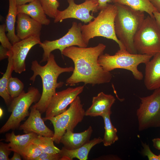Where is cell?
<instances>
[{
    "label": "cell",
    "instance_id": "6da1fadb",
    "mask_svg": "<svg viewBox=\"0 0 160 160\" xmlns=\"http://www.w3.org/2000/svg\"><path fill=\"white\" fill-rule=\"evenodd\" d=\"M106 46L103 43L89 47L71 46L65 49L62 55L71 59L74 67L71 75L66 81V85L73 86L80 82L92 86L110 82L113 76L105 70L98 63Z\"/></svg>",
    "mask_w": 160,
    "mask_h": 160
},
{
    "label": "cell",
    "instance_id": "7a4b0ae2",
    "mask_svg": "<svg viewBox=\"0 0 160 160\" xmlns=\"http://www.w3.org/2000/svg\"><path fill=\"white\" fill-rule=\"evenodd\" d=\"M31 69L33 72V74L30 78V80L33 83L36 76H39L42 84L41 97L32 106L42 114L46 112L52 98L56 92V89L61 87L64 84L62 81L57 82L59 76L64 72H73L74 68L60 66L55 60L54 55L51 53L45 65L42 66L37 60H34L31 63Z\"/></svg>",
    "mask_w": 160,
    "mask_h": 160
},
{
    "label": "cell",
    "instance_id": "3957f363",
    "mask_svg": "<svg viewBox=\"0 0 160 160\" xmlns=\"http://www.w3.org/2000/svg\"><path fill=\"white\" fill-rule=\"evenodd\" d=\"M114 4L117 9L115 20L116 35L128 52L137 53L134 46V39L145 18L144 12L125 5Z\"/></svg>",
    "mask_w": 160,
    "mask_h": 160
},
{
    "label": "cell",
    "instance_id": "277c9868",
    "mask_svg": "<svg viewBox=\"0 0 160 160\" xmlns=\"http://www.w3.org/2000/svg\"><path fill=\"white\" fill-rule=\"evenodd\" d=\"M93 20L87 24L81 25L83 39L88 45L90 40L96 37H103L115 41L120 49L126 48L117 38L115 31V20L117 12L114 4H108Z\"/></svg>",
    "mask_w": 160,
    "mask_h": 160
},
{
    "label": "cell",
    "instance_id": "5b68a950",
    "mask_svg": "<svg viewBox=\"0 0 160 160\" xmlns=\"http://www.w3.org/2000/svg\"><path fill=\"white\" fill-rule=\"evenodd\" d=\"M152 56L139 53L132 54L126 50L119 49L113 55L102 54L98 63L105 71L110 72L116 69H123L130 71L135 79L140 81L143 78V73L138 69V65L145 64Z\"/></svg>",
    "mask_w": 160,
    "mask_h": 160
},
{
    "label": "cell",
    "instance_id": "8992f818",
    "mask_svg": "<svg viewBox=\"0 0 160 160\" xmlns=\"http://www.w3.org/2000/svg\"><path fill=\"white\" fill-rule=\"evenodd\" d=\"M41 95L38 89L31 87L25 92L24 91L19 96L14 98L8 107V111L11 114L8 119L0 129V133H4L10 130L18 128L20 122L30 113L28 110L31 105L39 100Z\"/></svg>",
    "mask_w": 160,
    "mask_h": 160
},
{
    "label": "cell",
    "instance_id": "52a82bcc",
    "mask_svg": "<svg viewBox=\"0 0 160 160\" xmlns=\"http://www.w3.org/2000/svg\"><path fill=\"white\" fill-rule=\"evenodd\" d=\"M137 53L153 57L160 53V28L154 18H145L134 41Z\"/></svg>",
    "mask_w": 160,
    "mask_h": 160
},
{
    "label": "cell",
    "instance_id": "ba28073f",
    "mask_svg": "<svg viewBox=\"0 0 160 160\" xmlns=\"http://www.w3.org/2000/svg\"><path fill=\"white\" fill-rule=\"evenodd\" d=\"M85 112L80 97L78 96L63 113L49 119L53 125L54 142L59 144L60 139L68 130L73 131L75 127L83 120Z\"/></svg>",
    "mask_w": 160,
    "mask_h": 160
},
{
    "label": "cell",
    "instance_id": "9c48e42d",
    "mask_svg": "<svg viewBox=\"0 0 160 160\" xmlns=\"http://www.w3.org/2000/svg\"><path fill=\"white\" fill-rule=\"evenodd\" d=\"M139 98L140 103L136 111L139 131L160 127V88L149 96Z\"/></svg>",
    "mask_w": 160,
    "mask_h": 160
},
{
    "label": "cell",
    "instance_id": "30bf717a",
    "mask_svg": "<svg viewBox=\"0 0 160 160\" xmlns=\"http://www.w3.org/2000/svg\"><path fill=\"white\" fill-rule=\"evenodd\" d=\"M73 22L71 28L67 33L62 37L55 40H45L39 44L43 50V53L40 63L47 62L51 52L56 49H59L61 54L65 48L71 46H77L81 47H87V44L82 38L81 25Z\"/></svg>",
    "mask_w": 160,
    "mask_h": 160
},
{
    "label": "cell",
    "instance_id": "8fae6325",
    "mask_svg": "<svg viewBox=\"0 0 160 160\" xmlns=\"http://www.w3.org/2000/svg\"><path fill=\"white\" fill-rule=\"evenodd\" d=\"M68 6L65 9L58 10L54 19V22H61L68 18H75L84 22L89 23L94 17L90 14V12L95 13L97 12L98 1L86 0L84 2L76 4L74 0H67Z\"/></svg>",
    "mask_w": 160,
    "mask_h": 160
},
{
    "label": "cell",
    "instance_id": "7c38bea8",
    "mask_svg": "<svg viewBox=\"0 0 160 160\" xmlns=\"http://www.w3.org/2000/svg\"><path fill=\"white\" fill-rule=\"evenodd\" d=\"M84 88V86L69 87L56 92L47 108L45 117L43 118L44 121L48 120L65 111L68 106L82 92Z\"/></svg>",
    "mask_w": 160,
    "mask_h": 160
},
{
    "label": "cell",
    "instance_id": "4fadbf2b",
    "mask_svg": "<svg viewBox=\"0 0 160 160\" xmlns=\"http://www.w3.org/2000/svg\"><path fill=\"white\" fill-rule=\"evenodd\" d=\"M40 36H32L12 45L11 51L14 71L20 74L26 71L25 59L30 49L41 43Z\"/></svg>",
    "mask_w": 160,
    "mask_h": 160
},
{
    "label": "cell",
    "instance_id": "5bb4252c",
    "mask_svg": "<svg viewBox=\"0 0 160 160\" xmlns=\"http://www.w3.org/2000/svg\"><path fill=\"white\" fill-rule=\"evenodd\" d=\"M31 111L27 119L20 125L18 129L25 134L35 133L38 135L53 137L54 132L45 124L42 114L34 107H30Z\"/></svg>",
    "mask_w": 160,
    "mask_h": 160
},
{
    "label": "cell",
    "instance_id": "9a60e30c",
    "mask_svg": "<svg viewBox=\"0 0 160 160\" xmlns=\"http://www.w3.org/2000/svg\"><path fill=\"white\" fill-rule=\"evenodd\" d=\"M16 22V35L20 40L32 36H40L42 25L29 15L18 13Z\"/></svg>",
    "mask_w": 160,
    "mask_h": 160
},
{
    "label": "cell",
    "instance_id": "2e32d148",
    "mask_svg": "<svg viewBox=\"0 0 160 160\" xmlns=\"http://www.w3.org/2000/svg\"><path fill=\"white\" fill-rule=\"evenodd\" d=\"M144 85L149 90L160 88V53L154 55L145 64Z\"/></svg>",
    "mask_w": 160,
    "mask_h": 160
},
{
    "label": "cell",
    "instance_id": "e0dca14e",
    "mask_svg": "<svg viewBox=\"0 0 160 160\" xmlns=\"http://www.w3.org/2000/svg\"><path fill=\"white\" fill-rule=\"evenodd\" d=\"M116 100L114 97L103 92L99 93L92 98V104L85 111V116H101L104 114L111 111V108Z\"/></svg>",
    "mask_w": 160,
    "mask_h": 160
},
{
    "label": "cell",
    "instance_id": "ac0fdd59",
    "mask_svg": "<svg viewBox=\"0 0 160 160\" xmlns=\"http://www.w3.org/2000/svg\"><path fill=\"white\" fill-rule=\"evenodd\" d=\"M92 132L91 126L81 132L74 133L73 131L68 130L62 137L60 142L67 149H75L81 147L90 140Z\"/></svg>",
    "mask_w": 160,
    "mask_h": 160
},
{
    "label": "cell",
    "instance_id": "d6986e66",
    "mask_svg": "<svg viewBox=\"0 0 160 160\" xmlns=\"http://www.w3.org/2000/svg\"><path fill=\"white\" fill-rule=\"evenodd\" d=\"M38 135L34 132L15 135L12 131L6 134L4 140L9 142L8 145L12 151L18 153L23 157L27 147Z\"/></svg>",
    "mask_w": 160,
    "mask_h": 160
},
{
    "label": "cell",
    "instance_id": "ffe728a7",
    "mask_svg": "<svg viewBox=\"0 0 160 160\" xmlns=\"http://www.w3.org/2000/svg\"><path fill=\"white\" fill-rule=\"evenodd\" d=\"M103 142L100 137L95 138L81 147L74 150H68L63 147L59 153L60 160H72L76 158L80 160H87L91 149L95 145Z\"/></svg>",
    "mask_w": 160,
    "mask_h": 160
},
{
    "label": "cell",
    "instance_id": "44dd1931",
    "mask_svg": "<svg viewBox=\"0 0 160 160\" xmlns=\"http://www.w3.org/2000/svg\"><path fill=\"white\" fill-rule=\"evenodd\" d=\"M17 9L18 13L26 14L42 25H48L50 23L39 0H34L28 4L17 6Z\"/></svg>",
    "mask_w": 160,
    "mask_h": 160
},
{
    "label": "cell",
    "instance_id": "7402d4cb",
    "mask_svg": "<svg viewBox=\"0 0 160 160\" xmlns=\"http://www.w3.org/2000/svg\"><path fill=\"white\" fill-rule=\"evenodd\" d=\"M9 8L6 20V31L7 36L13 45L20 40L15 33V25L18 14L17 5L15 0H8Z\"/></svg>",
    "mask_w": 160,
    "mask_h": 160
},
{
    "label": "cell",
    "instance_id": "603a6c76",
    "mask_svg": "<svg viewBox=\"0 0 160 160\" xmlns=\"http://www.w3.org/2000/svg\"><path fill=\"white\" fill-rule=\"evenodd\" d=\"M8 56V63L6 71L0 79V96L3 98L8 107L14 99L9 95L7 89L8 83L14 71L11 50L9 51Z\"/></svg>",
    "mask_w": 160,
    "mask_h": 160
},
{
    "label": "cell",
    "instance_id": "cb8c5ba5",
    "mask_svg": "<svg viewBox=\"0 0 160 160\" xmlns=\"http://www.w3.org/2000/svg\"><path fill=\"white\" fill-rule=\"evenodd\" d=\"M111 2L126 5L137 11L145 12L154 18L153 12L156 11L149 0H111Z\"/></svg>",
    "mask_w": 160,
    "mask_h": 160
},
{
    "label": "cell",
    "instance_id": "d4e9b609",
    "mask_svg": "<svg viewBox=\"0 0 160 160\" xmlns=\"http://www.w3.org/2000/svg\"><path fill=\"white\" fill-rule=\"evenodd\" d=\"M111 111L105 113L102 115L104 123L105 132L103 139L104 146H108L113 144L119 139L117 133V130L112 124L110 116Z\"/></svg>",
    "mask_w": 160,
    "mask_h": 160
},
{
    "label": "cell",
    "instance_id": "484cf974",
    "mask_svg": "<svg viewBox=\"0 0 160 160\" xmlns=\"http://www.w3.org/2000/svg\"><path fill=\"white\" fill-rule=\"evenodd\" d=\"M32 142L40 149L42 153H57L60 151L54 145L52 137L38 135Z\"/></svg>",
    "mask_w": 160,
    "mask_h": 160
},
{
    "label": "cell",
    "instance_id": "4316f807",
    "mask_svg": "<svg viewBox=\"0 0 160 160\" xmlns=\"http://www.w3.org/2000/svg\"><path fill=\"white\" fill-rule=\"evenodd\" d=\"M23 83L17 77L12 76L10 79L7 86L8 92L11 96L15 98L19 96L24 90Z\"/></svg>",
    "mask_w": 160,
    "mask_h": 160
},
{
    "label": "cell",
    "instance_id": "83f0119b",
    "mask_svg": "<svg viewBox=\"0 0 160 160\" xmlns=\"http://www.w3.org/2000/svg\"><path fill=\"white\" fill-rule=\"evenodd\" d=\"M46 15L55 19L58 11L60 3L57 0H39Z\"/></svg>",
    "mask_w": 160,
    "mask_h": 160
},
{
    "label": "cell",
    "instance_id": "f1b7e54d",
    "mask_svg": "<svg viewBox=\"0 0 160 160\" xmlns=\"http://www.w3.org/2000/svg\"><path fill=\"white\" fill-rule=\"evenodd\" d=\"M42 153L40 149L31 142L26 148L23 158L26 160H36Z\"/></svg>",
    "mask_w": 160,
    "mask_h": 160
},
{
    "label": "cell",
    "instance_id": "f546056e",
    "mask_svg": "<svg viewBox=\"0 0 160 160\" xmlns=\"http://www.w3.org/2000/svg\"><path fill=\"white\" fill-rule=\"evenodd\" d=\"M6 24L0 25V42L1 45L9 50H11L12 44L5 34Z\"/></svg>",
    "mask_w": 160,
    "mask_h": 160
},
{
    "label": "cell",
    "instance_id": "4dcf8cb0",
    "mask_svg": "<svg viewBox=\"0 0 160 160\" xmlns=\"http://www.w3.org/2000/svg\"><path fill=\"white\" fill-rule=\"evenodd\" d=\"M12 152L8 144L0 143V160H10L9 156Z\"/></svg>",
    "mask_w": 160,
    "mask_h": 160
},
{
    "label": "cell",
    "instance_id": "1f68e13d",
    "mask_svg": "<svg viewBox=\"0 0 160 160\" xmlns=\"http://www.w3.org/2000/svg\"><path fill=\"white\" fill-rule=\"evenodd\" d=\"M143 154L147 156L149 160H160V153L158 155L154 154L151 151L148 145L142 143Z\"/></svg>",
    "mask_w": 160,
    "mask_h": 160
},
{
    "label": "cell",
    "instance_id": "d6a6232c",
    "mask_svg": "<svg viewBox=\"0 0 160 160\" xmlns=\"http://www.w3.org/2000/svg\"><path fill=\"white\" fill-rule=\"evenodd\" d=\"M60 158L59 153L55 154L42 153L36 160H60Z\"/></svg>",
    "mask_w": 160,
    "mask_h": 160
},
{
    "label": "cell",
    "instance_id": "836d02e7",
    "mask_svg": "<svg viewBox=\"0 0 160 160\" xmlns=\"http://www.w3.org/2000/svg\"><path fill=\"white\" fill-rule=\"evenodd\" d=\"M9 50L4 47L1 45L0 46V61L8 58Z\"/></svg>",
    "mask_w": 160,
    "mask_h": 160
},
{
    "label": "cell",
    "instance_id": "e575fe53",
    "mask_svg": "<svg viewBox=\"0 0 160 160\" xmlns=\"http://www.w3.org/2000/svg\"><path fill=\"white\" fill-rule=\"evenodd\" d=\"M111 0H98V6L97 10H100L108 4V3L111 2Z\"/></svg>",
    "mask_w": 160,
    "mask_h": 160
},
{
    "label": "cell",
    "instance_id": "d590c367",
    "mask_svg": "<svg viewBox=\"0 0 160 160\" xmlns=\"http://www.w3.org/2000/svg\"><path fill=\"white\" fill-rule=\"evenodd\" d=\"M156 11L160 13V0H149Z\"/></svg>",
    "mask_w": 160,
    "mask_h": 160
},
{
    "label": "cell",
    "instance_id": "8d00e7d4",
    "mask_svg": "<svg viewBox=\"0 0 160 160\" xmlns=\"http://www.w3.org/2000/svg\"><path fill=\"white\" fill-rule=\"evenodd\" d=\"M153 147L160 150V138H155L152 140Z\"/></svg>",
    "mask_w": 160,
    "mask_h": 160
},
{
    "label": "cell",
    "instance_id": "74e56055",
    "mask_svg": "<svg viewBox=\"0 0 160 160\" xmlns=\"http://www.w3.org/2000/svg\"><path fill=\"white\" fill-rule=\"evenodd\" d=\"M153 15L157 23L160 28V13L156 11L153 12Z\"/></svg>",
    "mask_w": 160,
    "mask_h": 160
},
{
    "label": "cell",
    "instance_id": "f35d334b",
    "mask_svg": "<svg viewBox=\"0 0 160 160\" xmlns=\"http://www.w3.org/2000/svg\"><path fill=\"white\" fill-rule=\"evenodd\" d=\"M34 0H15L17 6L21 5L26 4L27 3L31 2Z\"/></svg>",
    "mask_w": 160,
    "mask_h": 160
},
{
    "label": "cell",
    "instance_id": "ab89813d",
    "mask_svg": "<svg viewBox=\"0 0 160 160\" xmlns=\"http://www.w3.org/2000/svg\"><path fill=\"white\" fill-rule=\"evenodd\" d=\"M21 156L18 153L14 152L12 157L10 158V160H21Z\"/></svg>",
    "mask_w": 160,
    "mask_h": 160
},
{
    "label": "cell",
    "instance_id": "60d3db41",
    "mask_svg": "<svg viewBox=\"0 0 160 160\" xmlns=\"http://www.w3.org/2000/svg\"><path fill=\"white\" fill-rule=\"evenodd\" d=\"M3 111L2 109L0 108V118L2 116L3 114Z\"/></svg>",
    "mask_w": 160,
    "mask_h": 160
},
{
    "label": "cell",
    "instance_id": "b9f144b4",
    "mask_svg": "<svg viewBox=\"0 0 160 160\" xmlns=\"http://www.w3.org/2000/svg\"><path fill=\"white\" fill-rule=\"evenodd\" d=\"M92 0V1H98V0Z\"/></svg>",
    "mask_w": 160,
    "mask_h": 160
}]
</instances>
